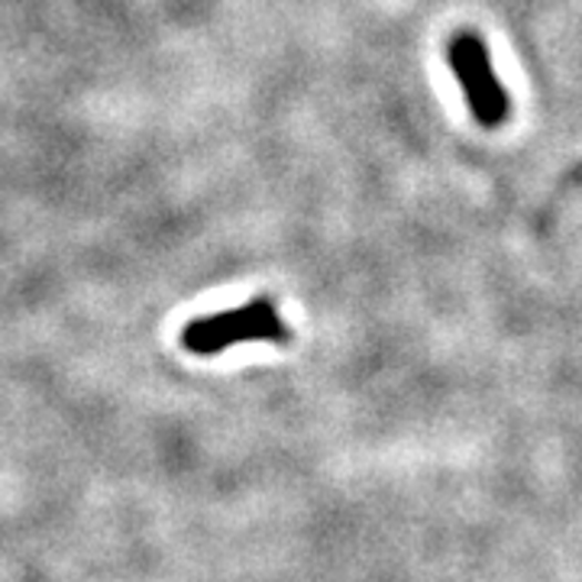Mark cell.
I'll return each mask as SVG.
<instances>
[{
	"label": "cell",
	"instance_id": "cell-1",
	"mask_svg": "<svg viewBox=\"0 0 582 582\" xmlns=\"http://www.w3.org/2000/svg\"><path fill=\"white\" fill-rule=\"evenodd\" d=\"M253 340H263V344L288 340V327L269 298H256L253 305H243V308L197 317L182 330V347L192 356H221L236 344H253Z\"/></svg>",
	"mask_w": 582,
	"mask_h": 582
}]
</instances>
